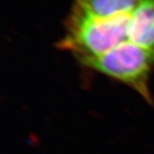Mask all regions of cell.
I'll use <instances>...</instances> for the list:
<instances>
[{"label": "cell", "instance_id": "cell-1", "mask_svg": "<svg viewBox=\"0 0 154 154\" xmlns=\"http://www.w3.org/2000/svg\"><path fill=\"white\" fill-rule=\"evenodd\" d=\"M57 47L153 105L154 0H73Z\"/></svg>", "mask_w": 154, "mask_h": 154}]
</instances>
